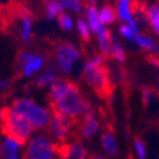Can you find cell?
Segmentation results:
<instances>
[{
  "label": "cell",
  "mask_w": 159,
  "mask_h": 159,
  "mask_svg": "<svg viewBox=\"0 0 159 159\" xmlns=\"http://www.w3.org/2000/svg\"><path fill=\"white\" fill-rule=\"evenodd\" d=\"M134 144H135V150H136L139 159H147V148H145L144 141L141 139L136 138L134 140Z\"/></svg>",
  "instance_id": "26"
},
{
  "label": "cell",
  "mask_w": 159,
  "mask_h": 159,
  "mask_svg": "<svg viewBox=\"0 0 159 159\" xmlns=\"http://www.w3.org/2000/svg\"><path fill=\"white\" fill-rule=\"evenodd\" d=\"M57 157L61 159H88V152L82 140L75 139L70 143H57Z\"/></svg>",
  "instance_id": "8"
},
{
  "label": "cell",
  "mask_w": 159,
  "mask_h": 159,
  "mask_svg": "<svg viewBox=\"0 0 159 159\" xmlns=\"http://www.w3.org/2000/svg\"><path fill=\"white\" fill-rule=\"evenodd\" d=\"M7 85H8V82H3V80H0V89L4 88V87H7Z\"/></svg>",
  "instance_id": "31"
},
{
  "label": "cell",
  "mask_w": 159,
  "mask_h": 159,
  "mask_svg": "<svg viewBox=\"0 0 159 159\" xmlns=\"http://www.w3.org/2000/svg\"><path fill=\"white\" fill-rule=\"evenodd\" d=\"M106 56L96 55L84 64L83 68V80L93 89L101 98H107L112 94V83L106 68Z\"/></svg>",
  "instance_id": "2"
},
{
  "label": "cell",
  "mask_w": 159,
  "mask_h": 159,
  "mask_svg": "<svg viewBox=\"0 0 159 159\" xmlns=\"http://www.w3.org/2000/svg\"><path fill=\"white\" fill-rule=\"evenodd\" d=\"M11 107L18 111L31 124L33 130L46 127L51 120V112L47 108L38 106L33 99L30 98L14 99L11 103Z\"/></svg>",
  "instance_id": "4"
},
{
  "label": "cell",
  "mask_w": 159,
  "mask_h": 159,
  "mask_svg": "<svg viewBox=\"0 0 159 159\" xmlns=\"http://www.w3.org/2000/svg\"><path fill=\"white\" fill-rule=\"evenodd\" d=\"M152 99H153V90L150 88H144L143 89V103L145 107L150 103Z\"/></svg>",
  "instance_id": "27"
},
{
  "label": "cell",
  "mask_w": 159,
  "mask_h": 159,
  "mask_svg": "<svg viewBox=\"0 0 159 159\" xmlns=\"http://www.w3.org/2000/svg\"><path fill=\"white\" fill-rule=\"evenodd\" d=\"M101 141H102V147H103L104 152L107 153L108 155H111V157L112 155H117V153H118V144H117L116 136H115L112 130L103 131Z\"/></svg>",
  "instance_id": "14"
},
{
  "label": "cell",
  "mask_w": 159,
  "mask_h": 159,
  "mask_svg": "<svg viewBox=\"0 0 159 159\" xmlns=\"http://www.w3.org/2000/svg\"><path fill=\"white\" fill-rule=\"evenodd\" d=\"M76 28H78L79 36H80V38L83 39V41L84 42H89L92 33H90V28H89L87 20L83 19V18H79L78 22H76Z\"/></svg>",
  "instance_id": "20"
},
{
  "label": "cell",
  "mask_w": 159,
  "mask_h": 159,
  "mask_svg": "<svg viewBox=\"0 0 159 159\" xmlns=\"http://www.w3.org/2000/svg\"><path fill=\"white\" fill-rule=\"evenodd\" d=\"M80 57V50L69 42H59L52 47V60L56 68L62 73L71 71L74 64Z\"/></svg>",
  "instance_id": "6"
},
{
  "label": "cell",
  "mask_w": 159,
  "mask_h": 159,
  "mask_svg": "<svg viewBox=\"0 0 159 159\" xmlns=\"http://www.w3.org/2000/svg\"><path fill=\"white\" fill-rule=\"evenodd\" d=\"M59 159H61V158H59Z\"/></svg>",
  "instance_id": "34"
},
{
  "label": "cell",
  "mask_w": 159,
  "mask_h": 159,
  "mask_svg": "<svg viewBox=\"0 0 159 159\" xmlns=\"http://www.w3.org/2000/svg\"><path fill=\"white\" fill-rule=\"evenodd\" d=\"M96 36H97V39H98V46H99V50H101V54L104 55V56H110L111 50H112V45H113V41H115L111 31L103 25V28Z\"/></svg>",
  "instance_id": "13"
},
{
  "label": "cell",
  "mask_w": 159,
  "mask_h": 159,
  "mask_svg": "<svg viewBox=\"0 0 159 159\" xmlns=\"http://www.w3.org/2000/svg\"><path fill=\"white\" fill-rule=\"evenodd\" d=\"M22 144L16 139L5 138L0 145V154L4 159H19V149Z\"/></svg>",
  "instance_id": "12"
},
{
  "label": "cell",
  "mask_w": 159,
  "mask_h": 159,
  "mask_svg": "<svg viewBox=\"0 0 159 159\" xmlns=\"http://www.w3.org/2000/svg\"><path fill=\"white\" fill-rule=\"evenodd\" d=\"M148 61H149L153 66H155V68L159 69V57L157 56V54H150V56L148 57Z\"/></svg>",
  "instance_id": "28"
},
{
  "label": "cell",
  "mask_w": 159,
  "mask_h": 159,
  "mask_svg": "<svg viewBox=\"0 0 159 159\" xmlns=\"http://www.w3.org/2000/svg\"><path fill=\"white\" fill-rule=\"evenodd\" d=\"M64 5L60 0H46L45 2V13L47 19H55L61 13H64Z\"/></svg>",
  "instance_id": "17"
},
{
  "label": "cell",
  "mask_w": 159,
  "mask_h": 159,
  "mask_svg": "<svg viewBox=\"0 0 159 159\" xmlns=\"http://www.w3.org/2000/svg\"><path fill=\"white\" fill-rule=\"evenodd\" d=\"M120 33H121V36L124 37V38H126L127 41H131V42H134V38H135V34L136 33H139V32H135L134 30H132L129 24H121L120 25Z\"/></svg>",
  "instance_id": "25"
},
{
  "label": "cell",
  "mask_w": 159,
  "mask_h": 159,
  "mask_svg": "<svg viewBox=\"0 0 159 159\" xmlns=\"http://www.w3.org/2000/svg\"><path fill=\"white\" fill-rule=\"evenodd\" d=\"M23 159H27V158H23Z\"/></svg>",
  "instance_id": "33"
},
{
  "label": "cell",
  "mask_w": 159,
  "mask_h": 159,
  "mask_svg": "<svg viewBox=\"0 0 159 159\" xmlns=\"http://www.w3.org/2000/svg\"><path fill=\"white\" fill-rule=\"evenodd\" d=\"M62 3L64 8L69 9L74 13H80L82 11V8H83V4H82V0H60Z\"/></svg>",
  "instance_id": "24"
},
{
  "label": "cell",
  "mask_w": 159,
  "mask_h": 159,
  "mask_svg": "<svg viewBox=\"0 0 159 159\" xmlns=\"http://www.w3.org/2000/svg\"><path fill=\"white\" fill-rule=\"evenodd\" d=\"M0 129L7 138L16 139L22 145L30 140L33 131L31 124L18 111L8 106L0 108Z\"/></svg>",
  "instance_id": "3"
},
{
  "label": "cell",
  "mask_w": 159,
  "mask_h": 159,
  "mask_svg": "<svg viewBox=\"0 0 159 159\" xmlns=\"http://www.w3.org/2000/svg\"><path fill=\"white\" fill-rule=\"evenodd\" d=\"M48 101L51 111L60 112L75 121H79L85 113L93 112L90 103L83 97L79 87L69 79L57 78L50 84Z\"/></svg>",
  "instance_id": "1"
},
{
  "label": "cell",
  "mask_w": 159,
  "mask_h": 159,
  "mask_svg": "<svg viewBox=\"0 0 159 159\" xmlns=\"http://www.w3.org/2000/svg\"><path fill=\"white\" fill-rule=\"evenodd\" d=\"M145 16L154 33L159 34V5H150L145 10Z\"/></svg>",
  "instance_id": "18"
},
{
  "label": "cell",
  "mask_w": 159,
  "mask_h": 159,
  "mask_svg": "<svg viewBox=\"0 0 159 159\" xmlns=\"http://www.w3.org/2000/svg\"><path fill=\"white\" fill-rule=\"evenodd\" d=\"M57 143L45 135H38L27 141L24 158L27 159H56Z\"/></svg>",
  "instance_id": "5"
},
{
  "label": "cell",
  "mask_w": 159,
  "mask_h": 159,
  "mask_svg": "<svg viewBox=\"0 0 159 159\" xmlns=\"http://www.w3.org/2000/svg\"><path fill=\"white\" fill-rule=\"evenodd\" d=\"M78 121L65 116L60 112L51 111V120L48 122V132L52 139L56 143H65L68 138L71 135L74 127H76Z\"/></svg>",
  "instance_id": "7"
},
{
  "label": "cell",
  "mask_w": 159,
  "mask_h": 159,
  "mask_svg": "<svg viewBox=\"0 0 159 159\" xmlns=\"http://www.w3.org/2000/svg\"><path fill=\"white\" fill-rule=\"evenodd\" d=\"M76 127L79 136L83 139H90L99 131V122L94 117V113L90 112L83 115V117L78 121Z\"/></svg>",
  "instance_id": "10"
},
{
  "label": "cell",
  "mask_w": 159,
  "mask_h": 159,
  "mask_svg": "<svg viewBox=\"0 0 159 159\" xmlns=\"http://www.w3.org/2000/svg\"><path fill=\"white\" fill-rule=\"evenodd\" d=\"M87 2L89 3V5H96L98 3V0H87Z\"/></svg>",
  "instance_id": "30"
},
{
  "label": "cell",
  "mask_w": 159,
  "mask_h": 159,
  "mask_svg": "<svg viewBox=\"0 0 159 159\" xmlns=\"http://www.w3.org/2000/svg\"><path fill=\"white\" fill-rule=\"evenodd\" d=\"M56 79H57V76L54 71H46L37 78L36 85L37 87H46V85H50L51 83H54Z\"/></svg>",
  "instance_id": "21"
},
{
  "label": "cell",
  "mask_w": 159,
  "mask_h": 159,
  "mask_svg": "<svg viewBox=\"0 0 159 159\" xmlns=\"http://www.w3.org/2000/svg\"><path fill=\"white\" fill-rule=\"evenodd\" d=\"M19 61L22 64L20 71L23 76H32L41 71L43 65H45V59L39 55H36L34 52L30 51H23L19 55Z\"/></svg>",
  "instance_id": "9"
},
{
  "label": "cell",
  "mask_w": 159,
  "mask_h": 159,
  "mask_svg": "<svg viewBox=\"0 0 159 159\" xmlns=\"http://www.w3.org/2000/svg\"><path fill=\"white\" fill-rule=\"evenodd\" d=\"M111 57H113L116 61L118 62H124L126 60V54H125V50L121 47V45L118 43L116 39L113 41V45H112V50H111V54H110Z\"/></svg>",
  "instance_id": "22"
},
{
  "label": "cell",
  "mask_w": 159,
  "mask_h": 159,
  "mask_svg": "<svg viewBox=\"0 0 159 159\" xmlns=\"http://www.w3.org/2000/svg\"><path fill=\"white\" fill-rule=\"evenodd\" d=\"M85 13H87V23L89 25L90 31L94 34H97L103 28V24L101 23V19H99V10L96 8V5H88L85 9Z\"/></svg>",
  "instance_id": "15"
},
{
  "label": "cell",
  "mask_w": 159,
  "mask_h": 159,
  "mask_svg": "<svg viewBox=\"0 0 159 159\" xmlns=\"http://www.w3.org/2000/svg\"><path fill=\"white\" fill-rule=\"evenodd\" d=\"M99 19H101V23H102L103 25L115 23V20L117 19L116 9H115L112 5H110V4L103 5L102 9L99 10Z\"/></svg>",
  "instance_id": "19"
},
{
  "label": "cell",
  "mask_w": 159,
  "mask_h": 159,
  "mask_svg": "<svg viewBox=\"0 0 159 159\" xmlns=\"http://www.w3.org/2000/svg\"><path fill=\"white\" fill-rule=\"evenodd\" d=\"M57 22H59L60 28L64 31H71L74 28L73 18L69 14H66V13H61V14L57 17Z\"/></svg>",
  "instance_id": "23"
},
{
  "label": "cell",
  "mask_w": 159,
  "mask_h": 159,
  "mask_svg": "<svg viewBox=\"0 0 159 159\" xmlns=\"http://www.w3.org/2000/svg\"><path fill=\"white\" fill-rule=\"evenodd\" d=\"M88 159H108V158H107V157H104V155H102V154H99V153H94V154L89 155Z\"/></svg>",
  "instance_id": "29"
},
{
  "label": "cell",
  "mask_w": 159,
  "mask_h": 159,
  "mask_svg": "<svg viewBox=\"0 0 159 159\" xmlns=\"http://www.w3.org/2000/svg\"><path fill=\"white\" fill-rule=\"evenodd\" d=\"M116 13H117V18L121 22L129 24L135 32H140L136 19L134 18L132 0H116Z\"/></svg>",
  "instance_id": "11"
},
{
  "label": "cell",
  "mask_w": 159,
  "mask_h": 159,
  "mask_svg": "<svg viewBox=\"0 0 159 159\" xmlns=\"http://www.w3.org/2000/svg\"><path fill=\"white\" fill-rule=\"evenodd\" d=\"M157 88H158V93H159V84H158V87H157Z\"/></svg>",
  "instance_id": "32"
},
{
  "label": "cell",
  "mask_w": 159,
  "mask_h": 159,
  "mask_svg": "<svg viewBox=\"0 0 159 159\" xmlns=\"http://www.w3.org/2000/svg\"><path fill=\"white\" fill-rule=\"evenodd\" d=\"M134 43L138 45L140 48L145 50V51H149L152 54H157L159 51V47L157 45V42L152 37H148V36H144L141 34L140 32L135 34V38H134Z\"/></svg>",
  "instance_id": "16"
}]
</instances>
